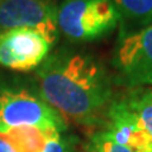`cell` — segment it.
I'll return each mask as SVG.
<instances>
[{
    "instance_id": "cell-1",
    "label": "cell",
    "mask_w": 152,
    "mask_h": 152,
    "mask_svg": "<svg viewBox=\"0 0 152 152\" xmlns=\"http://www.w3.org/2000/svg\"><path fill=\"white\" fill-rule=\"evenodd\" d=\"M43 99L64 118L83 126L100 121L113 100V79L96 57L62 47L36 71Z\"/></svg>"
},
{
    "instance_id": "cell-2",
    "label": "cell",
    "mask_w": 152,
    "mask_h": 152,
    "mask_svg": "<svg viewBox=\"0 0 152 152\" xmlns=\"http://www.w3.org/2000/svg\"><path fill=\"white\" fill-rule=\"evenodd\" d=\"M22 126L65 132V118L47 103L36 83L0 74V133Z\"/></svg>"
},
{
    "instance_id": "cell-3",
    "label": "cell",
    "mask_w": 152,
    "mask_h": 152,
    "mask_svg": "<svg viewBox=\"0 0 152 152\" xmlns=\"http://www.w3.org/2000/svg\"><path fill=\"white\" fill-rule=\"evenodd\" d=\"M58 29L72 42H93L112 33L122 22L112 0H62Z\"/></svg>"
},
{
    "instance_id": "cell-4",
    "label": "cell",
    "mask_w": 152,
    "mask_h": 152,
    "mask_svg": "<svg viewBox=\"0 0 152 152\" xmlns=\"http://www.w3.org/2000/svg\"><path fill=\"white\" fill-rule=\"evenodd\" d=\"M115 83L131 89L152 86V24L122 28L112 58Z\"/></svg>"
},
{
    "instance_id": "cell-5",
    "label": "cell",
    "mask_w": 152,
    "mask_h": 152,
    "mask_svg": "<svg viewBox=\"0 0 152 152\" xmlns=\"http://www.w3.org/2000/svg\"><path fill=\"white\" fill-rule=\"evenodd\" d=\"M57 10L53 0H1L0 29L28 28L37 31L52 46L60 32Z\"/></svg>"
},
{
    "instance_id": "cell-6",
    "label": "cell",
    "mask_w": 152,
    "mask_h": 152,
    "mask_svg": "<svg viewBox=\"0 0 152 152\" xmlns=\"http://www.w3.org/2000/svg\"><path fill=\"white\" fill-rule=\"evenodd\" d=\"M51 45L37 31L14 28L0 33V66L18 72L36 70L50 53Z\"/></svg>"
},
{
    "instance_id": "cell-7",
    "label": "cell",
    "mask_w": 152,
    "mask_h": 152,
    "mask_svg": "<svg viewBox=\"0 0 152 152\" xmlns=\"http://www.w3.org/2000/svg\"><path fill=\"white\" fill-rule=\"evenodd\" d=\"M104 117L105 131L115 142L133 152H152V137L121 98L113 99Z\"/></svg>"
},
{
    "instance_id": "cell-8",
    "label": "cell",
    "mask_w": 152,
    "mask_h": 152,
    "mask_svg": "<svg viewBox=\"0 0 152 152\" xmlns=\"http://www.w3.org/2000/svg\"><path fill=\"white\" fill-rule=\"evenodd\" d=\"M57 133L62 132L56 129L45 131L34 126H22L0 133V137H3L15 152H43L48 140Z\"/></svg>"
},
{
    "instance_id": "cell-9",
    "label": "cell",
    "mask_w": 152,
    "mask_h": 152,
    "mask_svg": "<svg viewBox=\"0 0 152 152\" xmlns=\"http://www.w3.org/2000/svg\"><path fill=\"white\" fill-rule=\"evenodd\" d=\"M121 13L126 29L152 24V0H112Z\"/></svg>"
},
{
    "instance_id": "cell-10",
    "label": "cell",
    "mask_w": 152,
    "mask_h": 152,
    "mask_svg": "<svg viewBox=\"0 0 152 152\" xmlns=\"http://www.w3.org/2000/svg\"><path fill=\"white\" fill-rule=\"evenodd\" d=\"M152 137V88H134L121 98Z\"/></svg>"
},
{
    "instance_id": "cell-11",
    "label": "cell",
    "mask_w": 152,
    "mask_h": 152,
    "mask_svg": "<svg viewBox=\"0 0 152 152\" xmlns=\"http://www.w3.org/2000/svg\"><path fill=\"white\" fill-rule=\"evenodd\" d=\"M88 152H133L128 147L119 145L107 131L96 132L90 137L86 146Z\"/></svg>"
},
{
    "instance_id": "cell-12",
    "label": "cell",
    "mask_w": 152,
    "mask_h": 152,
    "mask_svg": "<svg viewBox=\"0 0 152 152\" xmlns=\"http://www.w3.org/2000/svg\"><path fill=\"white\" fill-rule=\"evenodd\" d=\"M62 133H57L53 137H51L48 142H47L43 152H74L75 150L74 137L64 136Z\"/></svg>"
},
{
    "instance_id": "cell-13",
    "label": "cell",
    "mask_w": 152,
    "mask_h": 152,
    "mask_svg": "<svg viewBox=\"0 0 152 152\" xmlns=\"http://www.w3.org/2000/svg\"><path fill=\"white\" fill-rule=\"evenodd\" d=\"M0 152H15V151L13 150V147L3 137H0Z\"/></svg>"
},
{
    "instance_id": "cell-14",
    "label": "cell",
    "mask_w": 152,
    "mask_h": 152,
    "mask_svg": "<svg viewBox=\"0 0 152 152\" xmlns=\"http://www.w3.org/2000/svg\"><path fill=\"white\" fill-rule=\"evenodd\" d=\"M0 1H1V0H0Z\"/></svg>"
}]
</instances>
